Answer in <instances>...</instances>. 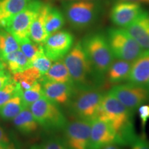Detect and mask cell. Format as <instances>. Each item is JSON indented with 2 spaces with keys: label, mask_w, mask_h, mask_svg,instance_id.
<instances>
[{
  "label": "cell",
  "mask_w": 149,
  "mask_h": 149,
  "mask_svg": "<svg viewBox=\"0 0 149 149\" xmlns=\"http://www.w3.org/2000/svg\"><path fill=\"white\" fill-rule=\"evenodd\" d=\"M109 92L132 113H135L142 104L149 102V91L145 86L129 82L117 84Z\"/></svg>",
  "instance_id": "8"
},
{
  "label": "cell",
  "mask_w": 149,
  "mask_h": 149,
  "mask_svg": "<svg viewBox=\"0 0 149 149\" xmlns=\"http://www.w3.org/2000/svg\"><path fill=\"white\" fill-rule=\"evenodd\" d=\"M19 44L20 50L30 61L31 65V61L37 58L38 56L44 53L43 44L33 42L31 39H28Z\"/></svg>",
  "instance_id": "27"
},
{
  "label": "cell",
  "mask_w": 149,
  "mask_h": 149,
  "mask_svg": "<svg viewBox=\"0 0 149 149\" xmlns=\"http://www.w3.org/2000/svg\"><path fill=\"white\" fill-rule=\"evenodd\" d=\"M22 93L21 88L13 78L9 80L0 89V108L3 104L9 101L11 98Z\"/></svg>",
  "instance_id": "29"
},
{
  "label": "cell",
  "mask_w": 149,
  "mask_h": 149,
  "mask_svg": "<svg viewBox=\"0 0 149 149\" xmlns=\"http://www.w3.org/2000/svg\"><path fill=\"white\" fill-rule=\"evenodd\" d=\"M65 14L71 26L83 30L95 22L99 14L97 3L89 1H74L66 5Z\"/></svg>",
  "instance_id": "7"
},
{
  "label": "cell",
  "mask_w": 149,
  "mask_h": 149,
  "mask_svg": "<svg viewBox=\"0 0 149 149\" xmlns=\"http://www.w3.org/2000/svg\"><path fill=\"white\" fill-rule=\"evenodd\" d=\"M62 59L76 89L95 87L94 84L101 80L95 71L81 41L72 46Z\"/></svg>",
  "instance_id": "2"
},
{
  "label": "cell",
  "mask_w": 149,
  "mask_h": 149,
  "mask_svg": "<svg viewBox=\"0 0 149 149\" xmlns=\"http://www.w3.org/2000/svg\"><path fill=\"white\" fill-rule=\"evenodd\" d=\"M74 37L67 31H58L50 35L43 44L45 55L53 61L62 59L71 49Z\"/></svg>",
  "instance_id": "12"
},
{
  "label": "cell",
  "mask_w": 149,
  "mask_h": 149,
  "mask_svg": "<svg viewBox=\"0 0 149 149\" xmlns=\"http://www.w3.org/2000/svg\"><path fill=\"white\" fill-rule=\"evenodd\" d=\"M44 95L57 105H68L75 92V87L70 84L40 79Z\"/></svg>",
  "instance_id": "14"
},
{
  "label": "cell",
  "mask_w": 149,
  "mask_h": 149,
  "mask_svg": "<svg viewBox=\"0 0 149 149\" xmlns=\"http://www.w3.org/2000/svg\"><path fill=\"white\" fill-rule=\"evenodd\" d=\"M81 42L95 71L102 79L114 61L107 37L100 33H93Z\"/></svg>",
  "instance_id": "3"
},
{
  "label": "cell",
  "mask_w": 149,
  "mask_h": 149,
  "mask_svg": "<svg viewBox=\"0 0 149 149\" xmlns=\"http://www.w3.org/2000/svg\"><path fill=\"white\" fill-rule=\"evenodd\" d=\"M11 78L12 77H11L10 73L8 71L0 72V89L2 88Z\"/></svg>",
  "instance_id": "35"
},
{
  "label": "cell",
  "mask_w": 149,
  "mask_h": 149,
  "mask_svg": "<svg viewBox=\"0 0 149 149\" xmlns=\"http://www.w3.org/2000/svg\"><path fill=\"white\" fill-rule=\"evenodd\" d=\"M145 86H146V88H147V89H148V91H149V81H148V82H147V83H146V85H145Z\"/></svg>",
  "instance_id": "41"
},
{
  "label": "cell",
  "mask_w": 149,
  "mask_h": 149,
  "mask_svg": "<svg viewBox=\"0 0 149 149\" xmlns=\"http://www.w3.org/2000/svg\"><path fill=\"white\" fill-rule=\"evenodd\" d=\"M103 95L95 87L76 89L68 104L70 113L74 119L91 122L97 117Z\"/></svg>",
  "instance_id": "4"
},
{
  "label": "cell",
  "mask_w": 149,
  "mask_h": 149,
  "mask_svg": "<svg viewBox=\"0 0 149 149\" xmlns=\"http://www.w3.org/2000/svg\"><path fill=\"white\" fill-rule=\"evenodd\" d=\"M111 144L121 146L119 136L111 124L100 118L91 121L89 149H102Z\"/></svg>",
  "instance_id": "11"
},
{
  "label": "cell",
  "mask_w": 149,
  "mask_h": 149,
  "mask_svg": "<svg viewBox=\"0 0 149 149\" xmlns=\"http://www.w3.org/2000/svg\"><path fill=\"white\" fill-rule=\"evenodd\" d=\"M51 5L42 3L30 29V39L37 44H43L47 40L48 35L45 29V19Z\"/></svg>",
  "instance_id": "18"
},
{
  "label": "cell",
  "mask_w": 149,
  "mask_h": 149,
  "mask_svg": "<svg viewBox=\"0 0 149 149\" xmlns=\"http://www.w3.org/2000/svg\"><path fill=\"white\" fill-rule=\"evenodd\" d=\"M131 63L122 59L113 61L106 73L108 81L112 84H119L128 81Z\"/></svg>",
  "instance_id": "19"
},
{
  "label": "cell",
  "mask_w": 149,
  "mask_h": 149,
  "mask_svg": "<svg viewBox=\"0 0 149 149\" xmlns=\"http://www.w3.org/2000/svg\"><path fill=\"white\" fill-rule=\"evenodd\" d=\"M19 49V44L13 35L6 30L0 29V55L1 59Z\"/></svg>",
  "instance_id": "26"
},
{
  "label": "cell",
  "mask_w": 149,
  "mask_h": 149,
  "mask_svg": "<svg viewBox=\"0 0 149 149\" xmlns=\"http://www.w3.org/2000/svg\"><path fill=\"white\" fill-rule=\"evenodd\" d=\"M139 119L141 121V129L145 130L146 123L149 120V104H144L139 107L137 109Z\"/></svg>",
  "instance_id": "33"
},
{
  "label": "cell",
  "mask_w": 149,
  "mask_h": 149,
  "mask_svg": "<svg viewBox=\"0 0 149 149\" xmlns=\"http://www.w3.org/2000/svg\"><path fill=\"white\" fill-rule=\"evenodd\" d=\"M133 115L109 91L104 94L97 118L111 124L119 136L121 146H130L137 135L134 129Z\"/></svg>",
  "instance_id": "1"
},
{
  "label": "cell",
  "mask_w": 149,
  "mask_h": 149,
  "mask_svg": "<svg viewBox=\"0 0 149 149\" xmlns=\"http://www.w3.org/2000/svg\"><path fill=\"white\" fill-rule=\"evenodd\" d=\"M144 50H149V14L146 11L124 28Z\"/></svg>",
  "instance_id": "16"
},
{
  "label": "cell",
  "mask_w": 149,
  "mask_h": 149,
  "mask_svg": "<svg viewBox=\"0 0 149 149\" xmlns=\"http://www.w3.org/2000/svg\"><path fill=\"white\" fill-rule=\"evenodd\" d=\"M0 57H1V55H0Z\"/></svg>",
  "instance_id": "44"
},
{
  "label": "cell",
  "mask_w": 149,
  "mask_h": 149,
  "mask_svg": "<svg viewBox=\"0 0 149 149\" xmlns=\"http://www.w3.org/2000/svg\"><path fill=\"white\" fill-rule=\"evenodd\" d=\"M10 141V138L5 133L4 130L1 126H0V149H2L3 146H5L8 141Z\"/></svg>",
  "instance_id": "34"
},
{
  "label": "cell",
  "mask_w": 149,
  "mask_h": 149,
  "mask_svg": "<svg viewBox=\"0 0 149 149\" xmlns=\"http://www.w3.org/2000/svg\"><path fill=\"white\" fill-rule=\"evenodd\" d=\"M52 61L51 59H49L45 55V53L42 54L40 56L35 58L34 60L31 61V66L33 67V68H36L37 70H39L42 76L48 71L50 67L51 66Z\"/></svg>",
  "instance_id": "30"
},
{
  "label": "cell",
  "mask_w": 149,
  "mask_h": 149,
  "mask_svg": "<svg viewBox=\"0 0 149 149\" xmlns=\"http://www.w3.org/2000/svg\"><path fill=\"white\" fill-rule=\"evenodd\" d=\"M21 93L11 98L0 108V116L1 118L6 120H13L25 108Z\"/></svg>",
  "instance_id": "25"
},
{
  "label": "cell",
  "mask_w": 149,
  "mask_h": 149,
  "mask_svg": "<svg viewBox=\"0 0 149 149\" xmlns=\"http://www.w3.org/2000/svg\"><path fill=\"white\" fill-rule=\"evenodd\" d=\"M42 74L36 68L31 66L24 71L14 74L12 78L20 86L22 91H26L40 81Z\"/></svg>",
  "instance_id": "23"
},
{
  "label": "cell",
  "mask_w": 149,
  "mask_h": 149,
  "mask_svg": "<svg viewBox=\"0 0 149 149\" xmlns=\"http://www.w3.org/2000/svg\"><path fill=\"white\" fill-rule=\"evenodd\" d=\"M6 71H8L6 69V66L4 61L0 57V72H4Z\"/></svg>",
  "instance_id": "38"
},
{
  "label": "cell",
  "mask_w": 149,
  "mask_h": 149,
  "mask_svg": "<svg viewBox=\"0 0 149 149\" xmlns=\"http://www.w3.org/2000/svg\"><path fill=\"white\" fill-rule=\"evenodd\" d=\"M140 3L129 1H117L112 7L110 18L120 28L127 27L144 12Z\"/></svg>",
  "instance_id": "13"
},
{
  "label": "cell",
  "mask_w": 149,
  "mask_h": 149,
  "mask_svg": "<svg viewBox=\"0 0 149 149\" xmlns=\"http://www.w3.org/2000/svg\"><path fill=\"white\" fill-rule=\"evenodd\" d=\"M32 0H0V29H6L11 20Z\"/></svg>",
  "instance_id": "17"
},
{
  "label": "cell",
  "mask_w": 149,
  "mask_h": 149,
  "mask_svg": "<svg viewBox=\"0 0 149 149\" xmlns=\"http://www.w3.org/2000/svg\"><path fill=\"white\" fill-rule=\"evenodd\" d=\"M75 1H92L93 0H75Z\"/></svg>",
  "instance_id": "43"
},
{
  "label": "cell",
  "mask_w": 149,
  "mask_h": 149,
  "mask_svg": "<svg viewBox=\"0 0 149 149\" xmlns=\"http://www.w3.org/2000/svg\"><path fill=\"white\" fill-rule=\"evenodd\" d=\"M106 37L113 57L117 59L133 62L144 51L123 28H111Z\"/></svg>",
  "instance_id": "5"
},
{
  "label": "cell",
  "mask_w": 149,
  "mask_h": 149,
  "mask_svg": "<svg viewBox=\"0 0 149 149\" xmlns=\"http://www.w3.org/2000/svg\"><path fill=\"white\" fill-rule=\"evenodd\" d=\"M31 149H43L42 147L39 146H33L31 148Z\"/></svg>",
  "instance_id": "40"
},
{
  "label": "cell",
  "mask_w": 149,
  "mask_h": 149,
  "mask_svg": "<svg viewBox=\"0 0 149 149\" xmlns=\"http://www.w3.org/2000/svg\"><path fill=\"white\" fill-rule=\"evenodd\" d=\"M21 96L25 107H30L31 104L44 96L42 84L40 81H37L30 88L22 91Z\"/></svg>",
  "instance_id": "28"
},
{
  "label": "cell",
  "mask_w": 149,
  "mask_h": 149,
  "mask_svg": "<svg viewBox=\"0 0 149 149\" xmlns=\"http://www.w3.org/2000/svg\"><path fill=\"white\" fill-rule=\"evenodd\" d=\"M13 122L19 131L25 135L35 133L40 126L29 107L24 108L13 119Z\"/></svg>",
  "instance_id": "20"
},
{
  "label": "cell",
  "mask_w": 149,
  "mask_h": 149,
  "mask_svg": "<svg viewBox=\"0 0 149 149\" xmlns=\"http://www.w3.org/2000/svg\"><path fill=\"white\" fill-rule=\"evenodd\" d=\"M91 122L74 119L67 122L64 130V141L68 149H89Z\"/></svg>",
  "instance_id": "10"
},
{
  "label": "cell",
  "mask_w": 149,
  "mask_h": 149,
  "mask_svg": "<svg viewBox=\"0 0 149 149\" xmlns=\"http://www.w3.org/2000/svg\"><path fill=\"white\" fill-rule=\"evenodd\" d=\"M2 149H22V148L17 141H12L10 139V141L3 147Z\"/></svg>",
  "instance_id": "36"
},
{
  "label": "cell",
  "mask_w": 149,
  "mask_h": 149,
  "mask_svg": "<svg viewBox=\"0 0 149 149\" xmlns=\"http://www.w3.org/2000/svg\"><path fill=\"white\" fill-rule=\"evenodd\" d=\"M130 146L131 149H149V140L144 133L137 135Z\"/></svg>",
  "instance_id": "32"
},
{
  "label": "cell",
  "mask_w": 149,
  "mask_h": 149,
  "mask_svg": "<svg viewBox=\"0 0 149 149\" xmlns=\"http://www.w3.org/2000/svg\"><path fill=\"white\" fill-rule=\"evenodd\" d=\"M29 108L39 125L46 130H63L68 122L59 105L45 96L39 99Z\"/></svg>",
  "instance_id": "6"
},
{
  "label": "cell",
  "mask_w": 149,
  "mask_h": 149,
  "mask_svg": "<svg viewBox=\"0 0 149 149\" xmlns=\"http://www.w3.org/2000/svg\"><path fill=\"white\" fill-rule=\"evenodd\" d=\"M64 24L65 18L62 13L59 9L51 6L45 19V29L48 36L59 31Z\"/></svg>",
  "instance_id": "24"
},
{
  "label": "cell",
  "mask_w": 149,
  "mask_h": 149,
  "mask_svg": "<svg viewBox=\"0 0 149 149\" xmlns=\"http://www.w3.org/2000/svg\"><path fill=\"white\" fill-rule=\"evenodd\" d=\"M102 149H122L120 148V146L118 145H115V144H111V145H108V146L104 147Z\"/></svg>",
  "instance_id": "39"
},
{
  "label": "cell",
  "mask_w": 149,
  "mask_h": 149,
  "mask_svg": "<svg viewBox=\"0 0 149 149\" xmlns=\"http://www.w3.org/2000/svg\"><path fill=\"white\" fill-rule=\"evenodd\" d=\"M42 2L32 0L28 6L11 20L6 30L13 35L19 44L30 39V29Z\"/></svg>",
  "instance_id": "9"
},
{
  "label": "cell",
  "mask_w": 149,
  "mask_h": 149,
  "mask_svg": "<svg viewBox=\"0 0 149 149\" xmlns=\"http://www.w3.org/2000/svg\"><path fill=\"white\" fill-rule=\"evenodd\" d=\"M2 59L4 61L7 70L13 74L24 71L31 67V62L20 49L8 54Z\"/></svg>",
  "instance_id": "22"
},
{
  "label": "cell",
  "mask_w": 149,
  "mask_h": 149,
  "mask_svg": "<svg viewBox=\"0 0 149 149\" xmlns=\"http://www.w3.org/2000/svg\"><path fill=\"white\" fill-rule=\"evenodd\" d=\"M40 79L70 84L74 86L69 72L63 61V59L55 61V63L52 64L48 71L42 76Z\"/></svg>",
  "instance_id": "21"
},
{
  "label": "cell",
  "mask_w": 149,
  "mask_h": 149,
  "mask_svg": "<svg viewBox=\"0 0 149 149\" xmlns=\"http://www.w3.org/2000/svg\"><path fill=\"white\" fill-rule=\"evenodd\" d=\"M64 1H66V2H68V1H70V2H72V1H75V0H63Z\"/></svg>",
  "instance_id": "42"
},
{
  "label": "cell",
  "mask_w": 149,
  "mask_h": 149,
  "mask_svg": "<svg viewBox=\"0 0 149 149\" xmlns=\"http://www.w3.org/2000/svg\"><path fill=\"white\" fill-rule=\"evenodd\" d=\"M149 81V50H144L131 63L128 82L145 86Z\"/></svg>",
  "instance_id": "15"
},
{
  "label": "cell",
  "mask_w": 149,
  "mask_h": 149,
  "mask_svg": "<svg viewBox=\"0 0 149 149\" xmlns=\"http://www.w3.org/2000/svg\"><path fill=\"white\" fill-rule=\"evenodd\" d=\"M43 149H68L64 139L57 137H51L45 141Z\"/></svg>",
  "instance_id": "31"
},
{
  "label": "cell",
  "mask_w": 149,
  "mask_h": 149,
  "mask_svg": "<svg viewBox=\"0 0 149 149\" xmlns=\"http://www.w3.org/2000/svg\"><path fill=\"white\" fill-rule=\"evenodd\" d=\"M117 1H129V2H135L138 3H143L149 6V0H116Z\"/></svg>",
  "instance_id": "37"
}]
</instances>
